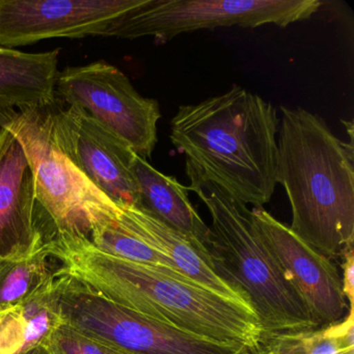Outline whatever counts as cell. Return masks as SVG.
<instances>
[{
	"mask_svg": "<svg viewBox=\"0 0 354 354\" xmlns=\"http://www.w3.org/2000/svg\"><path fill=\"white\" fill-rule=\"evenodd\" d=\"M61 270L111 301L167 326L223 345L258 350L262 326L254 308L192 281L105 254L86 239L53 237Z\"/></svg>",
	"mask_w": 354,
	"mask_h": 354,
	"instance_id": "cell-1",
	"label": "cell"
},
{
	"mask_svg": "<svg viewBox=\"0 0 354 354\" xmlns=\"http://www.w3.org/2000/svg\"><path fill=\"white\" fill-rule=\"evenodd\" d=\"M277 109L234 84L223 94L181 105L169 140L185 156L186 175L214 184L243 205L263 208L274 194Z\"/></svg>",
	"mask_w": 354,
	"mask_h": 354,
	"instance_id": "cell-2",
	"label": "cell"
},
{
	"mask_svg": "<svg viewBox=\"0 0 354 354\" xmlns=\"http://www.w3.org/2000/svg\"><path fill=\"white\" fill-rule=\"evenodd\" d=\"M275 181L291 206L290 229L330 258L353 248V144L335 136L323 118L281 107Z\"/></svg>",
	"mask_w": 354,
	"mask_h": 354,
	"instance_id": "cell-3",
	"label": "cell"
},
{
	"mask_svg": "<svg viewBox=\"0 0 354 354\" xmlns=\"http://www.w3.org/2000/svg\"><path fill=\"white\" fill-rule=\"evenodd\" d=\"M187 177V189L196 192L212 221L211 264L246 296L260 321L263 337L318 328L259 238L250 210L214 184Z\"/></svg>",
	"mask_w": 354,
	"mask_h": 354,
	"instance_id": "cell-4",
	"label": "cell"
},
{
	"mask_svg": "<svg viewBox=\"0 0 354 354\" xmlns=\"http://www.w3.org/2000/svg\"><path fill=\"white\" fill-rule=\"evenodd\" d=\"M55 105L57 99L17 111L3 127L24 146L39 202L55 229L53 237L88 240L93 230L117 217L120 207L95 187L62 150L55 133Z\"/></svg>",
	"mask_w": 354,
	"mask_h": 354,
	"instance_id": "cell-5",
	"label": "cell"
},
{
	"mask_svg": "<svg viewBox=\"0 0 354 354\" xmlns=\"http://www.w3.org/2000/svg\"><path fill=\"white\" fill-rule=\"evenodd\" d=\"M62 324L130 354H254L167 326L111 301L94 288L57 270L53 283Z\"/></svg>",
	"mask_w": 354,
	"mask_h": 354,
	"instance_id": "cell-6",
	"label": "cell"
},
{
	"mask_svg": "<svg viewBox=\"0 0 354 354\" xmlns=\"http://www.w3.org/2000/svg\"><path fill=\"white\" fill-rule=\"evenodd\" d=\"M319 0H148L115 24L113 38L151 37L157 45L177 36L223 28H285L310 19Z\"/></svg>",
	"mask_w": 354,
	"mask_h": 354,
	"instance_id": "cell-7",
	"label": "cell"
},
{
	"mask_svg": "<svg viewBox=\"0 0 354 354\" xmlns=\"http://www.w3.org/2000/svg\"><path fill=\"white\" fill-rule=\"evenodd\" d=\"M55 97L88 113L138 156L152 157L158 142L159 103L142 97L115 66L101 61L66 68L57 76Z\"/></svg>",
	"mask_w": 354,
	"mask_h": 354,
	"instance_id": "cell-8",
	"label": "cell"
},
{
	"mask_svg": "<svg viewBox=\"0 0 354 354\" xmlns=\"http://www.w3.org/2000/svg\"><path fill=\"white\" fill-rule=\"evenodd\" d=\"M148 0H0V46L55 38L113 37L122 17Z\"/></svg>",
	"mask_w": 354,
	"mask_h": 354,
	"instance_id": "cell-9",
	"label": "cell"
},
{
	"mask_svg": "<svg viewBox=\"0 0 354 354\" xmlns=\"http://www.w3.org/2000/svg\"><path fill=\"white\" fill-rule=\"evenodd\" d=\"M250 218L261 241L293 288L318 328L339 322L349 310L341 274L328 257L298 237L264 208H252Z\"/></svg>",
	"mask_w": 354,
	"mask_h": 354,
	"instance_id": "cell-10",
	"label": "cell"
},
{
	"mask_svg": "<svg viewBox=\"0 0 354 354\" xmlns=\"http://www.w3.org/2000/svg\"><path fill=\"white\" fill-rule=\"evenodd\" d=\"M57 142L72 165L118 206H140L133 171L138 154L77 107L55 111Z\"/></svg>",
	"mask_w": 354,
	"mask_h": 354,
	"instance_id": "cell-11",
	"label": "cell"
},
{
	"mask_svg": "<svg viewBox=\"0 0 354 354\" xmlns=\"http://www.w3.org/2000/svg\"><path fill=\"white\" fill-rule=\"evenodd\" d=\"M53 236L24 146L11 130L0 127V259L30 256Z\"/></svg>",
	"mask_w": 354,
	"mask_h": 354,
	"instance_id": "cell-12",
	"label": "cell"
},
{
	"mask_svg": "<svg viewBox=\"0 0 354 354\" xmlns=\"http://www.w3.org/2000/svg\"><path fill=\"white\" fill-rule=\"evenodd\" d=\"M119 207V214L115 218L117 225L171 261L190 281L225 297L250 304L246 296L223 279L213 268L210 260L187 238L142 209Z\"/></svg>",
	"mask_w": 354,
	"mask_h": 354,
	"instance_id": "cell-13",
	"label": "cell"
},
{
	"mask_svg": "<svg viewBox=\"0 0 354 354\" xmlns=\"http://www.w3.org/2000/svg\"><path fill=\"white\" fill-rule=\"evenodd\" d=\"M133 171L140 192L138 208L187 238L210 260L212 230L190 202L187 187L173 176L157 171L138 155L134 159Z\"/></svg>",
	"mask_w": 354,
	"mask_h": 354,
	"instance_id": "cell-14",
	"label": "cell"
},
{
	"mask_svg": "<svg viewBox=\"0 0 354 354\" xmlns=\"http://www.w3.org/2000/svg\"><path fill=\"white\" fill-rule=\"evenodd\" d=\"M59 49L28 53L0 46V127L18 111L57 99Z\"/></svg>",
	"mask_w": 354,
	"mask_h": 354,
	"instance_id": "cell-15",
	"label": "cell"
},
{
	"mask_svg": "<svg viewBox=\"0 0 354 354\" xmlns=\"http://www.w3.org/2000/svg\"><path fill=\"white\" fill-rule=\"evenodd\" d=\"M260 354H353V310L328 326L263 337Z\"/></svg>",
	"mask_w": 354,
	"mask_h": 354,
	"instance_id": "cell-16",
	"label": "cell"
},
{
	"mask_svg": "<svg viewBox=\"0 0 354 354\" xmlns=\"http://www.w3.org/2000/svg\"><path fill=\"white\" fill-rule=\"evenodd\" d=\"M47 243L24 258L0 259V315L22 306L53 283L59 269L51 268Z\"/></svg>",
	"mask_w": 354,
	"mask_h": 354,
	"instance_id": "cell-17",
	"label": "cell"
},
{
	"mask_svg": "<svg viewBox=\"0 0 354 354\" xmlns=\"http://www.w3.org/2000/svg\"><path fill=\"white\" fill-rule=\"evenodd\" d=\"M115 218L92 232L88 241L95 248L129 262L152 267L176 279L192 281L182 274L173 262L160 252L121 229L115 223Z\"/></svg>",
	"mask_w": 354,
	"mask_h": 354,
	"instance_id": "cell-18",
	"label": "cell"
},
{
	"mask_svg": "<svg viewBox=\"0 0 354 354\" xmlns=\"http://www.w3.org/2000/svg\"><path fill=\"white\" fill-rule=\"evenodd\" d=\"M18 308L24 324V345L20 351L24 354L44 345L51 333L62 324L53 283Z\"/></svg>",
	"mask_w": 354,
	"mask_h": 354,
	"instance_id": "cell-19",
	"label": "cell"
},
{
	"mask_svg": "<svg viewBox=\"0 0 354 354\" xmlns=\"http://www.w3.org/2000/svg\"><path fill=\"white\" fill-rule=\"evenodd\" d=\"M51 354H130L61 324L44 344Z\"/></svg>",
	"mask_w": 354,
	"mask_h": 354,
	"instance_id": "cell-20",
	"label": "cell"
},
{
	"mask_svg": "<svg viewBox=\"0 0 354 354\" xmlns=\"http://www.w3.org/2000/svg\"><path fill=\"white\" fill-rule=\"evenodd\" d=\"M24 345V324L19 308L0 315V354H20Z\"/></svg>",
	"mask_w": 354,
	"mask_h": 354,
	"instance_id": "cell-21",
	"label": "cell"
},
{
	"mask_svg": "<svg viewBox=\"0 0 354 354\" xmlns=\"http://www.w3.org/2000/svg\"><path fill=\"white\" fill-rule=\"evenodd\" d=\"M342 262V271L343 274L341 275L342 289H343L344 295L346 299L349 302V310H353L354 304V250H347L344 252Z\"/></svg>",
	"mask_w": 354,
	"mask_h": 354,
	"instance_id": "cell-22",
	"label": "cell"
},
{
	"mask_svg": "<svg viewBox=\"0 0 354 354\" xmlns=\"http://www.w3.org/2000/svg\"><path fill=\"white\" fill-rule=\"evenodd\" d=\"M24 354H51V352L49 351L44 345H41L28 350V351H26V353Z\"/></svg>",
	"mask_w": 354,
	"mask_h": 354,
	"instance_id": "cell-23",
	"label": "cell"
},
{
	"mask_svg": "<svg viewBox=\"0 0 354 354\" xmlns=\"http://www.w3.org/2000/svg\"><path fill=\"white\" fill-rule=\"evenodd\" d=\"M254 354H260V353H258V352L254 351Z\"/></svg>",
	"mask_w": 354,
	"mask_h": 354,
	"instance_id": "cell-24",
	"label": "cell"
}]
</instances>
